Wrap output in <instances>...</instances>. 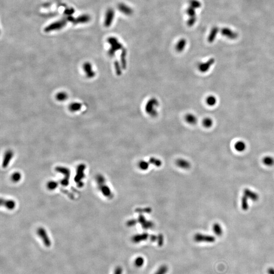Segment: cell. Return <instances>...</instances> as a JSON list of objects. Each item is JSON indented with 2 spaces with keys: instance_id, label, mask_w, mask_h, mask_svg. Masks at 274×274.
Returning a JSON list of instances; mask_svg holds the SVG:
<instances>
[{
  "instance_id": "12",
  "label": "cell",
  "mask_w": 274,
  "mask_h": 274,
  "mask_svg": "<svg viewBox=\"0 0 274 274\" xmlns=\"http://www.w3.org/2000/svg\"><path fill=\"white\" fill-rule=\"evenodd\" d=\"M244 194L248 199H250L252 201L256 202L259 199V196L258 193L252 191L249 189H245L244 190Z\"/></svg>"
},
{
  "instance_id": "30",
  "label": "cell",
  "mask_w": 274,
  "mask_h": 274,
  "mask_svg": "<svg viewBox=\"0 0 274 274\" xmlns=\"http://www.w3.org/2000/svg\"><path fill=\"white\" fill-rule=\"evenodd\" d=\"M190 7L193 8H196L199 7V3L196 0H190L189 2Z\"/></svg>"
},
{
  "instance_id": "2",
  "label": "cell",
  "mask_w": 274,
  "mask_h": 274,
  "mask_svg": "<svg viewBox=\"0 0 274 274\" xmlns=\"http://www.w3.org/2000/svg\"><path fill=\"white\" fill-rule=\"evenodd\" d=\"M56 172L62 174L64 176L63 179L60 180V183L63 186H68L69 185L71 171L68 168L64 166H57L56 168Z\"/></svg>"
},
{
  "instance_id": "1",
  "label": "cell",
  "mask_w": 274,
  "mask_h": 274,
  "mask_svg": "<svg viewBox=\"0 0 274 274\" xmlns=\"http://www.w3.org/2000/svg\"><path fill=\"white\" fill-rule=\"evenodd\" d=\"M159 103L157 99L152 98L148 101L145 106V110L148 114L152 117H155L157 115L156 108L159 107Z\"/></svg>"
},
{
  "instance_id": "23",
  "label": "cell",
  "mask_w": 274,
  "mask_h": 274,
  "mask_svg": "<svg viewBox=\"0 0 274 274\" xmlns=\"http://www.w3.org/2000/svg\"><path fill=\"white\" fill-rule=\"evenodd\" d=\"M248 199L244 195L242 198L241 206L242 209L244 211H247L249 209Z\"/></svg>"
},
{
  "instance_id": "17",
  "label": "cell",
  "mask_w": 274,
  "mask_h": 274,
  "mask_svg": "<svg viewBox=\"0 0 274 274\" xmlns=\"http://www.w3.org/2000/svg\"><path fill=\"white\" fill-rule=\"evenodd\" d=\"M236 150L237 152H242L245 151L246 148L245 143L242 141H239L236 143L234 145Z\"/></svg>"
},
{
  "instance_id": "35",
  "label": "cell",
  "mask_w": 274,
  "mask_h": 274,
  "mask_svg": "<svg viewBox=\"0 0 274 274\" xmlns=\"http://www.w3.org/2000/svg\"><path fill=\"white\" fill-rule=\"evenodd\" d=\"M267 273L268 274H274V268L270 267L267 270Z\"/></svg>"
},
{
  "instance_id": "34",
  "label": "cell",
  "mask_w": 274,
  "mask_h": 274,
  "mask_svg": "<svg viewBox=\"0 0 274 274\" xmlns=\"http://www.w3.org/2000/svg\"><path fill=\"white\" fill-rule=\"evenodd\" d=\"M122 273L123 269L122 267L119 266L116 268L114 271V274H122Z\"/></svg>"
},
{
  "instance_id": "4",
  "label": "cell",
  "mask_w": 274,
  "mask_h": 274,
  "mask_svg": "<svg viewBox=\"0 0 274 274\" xmlns=\"http://www.w3.org/2000/svg\"><path fill=\"white\" fill-rule=\"evenodd\" d=\"M96 180H97V183H98L99 189L103 193V195L107 197L110 196L111 195V190L108 187V186L104 184L105 179L104 178V177L101 175H97V177L96 178Z\"/></svg>"
},
{
  "instance_id": "25",
  "label": "cell",
  "mask_w": 274,
  "mask_h": 274,
  "mask_svg": "<svg viewBox=\"0 0 274 274\" xmlns=\"http://www.w3.org/2000/svg\"><path fill=\"white\" fill-rule=\"evenodd\" d=\"M213 124V120L209 117L205 118L204 119V120H203V125L204 126V127H206V128H210L211 127Z\"/></svg>"
},
{
  "instance_id": "19",
  "label": "cell",
  "mask_w": 274,
  "mask_h": 274,
  "mask_svg": "<svg viewBox=\"0 0 274 274\" xmlns=\"http://www.w3.org/2000/svg\"><path fill=\"white\" fill-rule=\"evenodd\" d=\"M262 163L267 166H273L274 165V159L270 156H267L262 159Z\"/></svg>"
},
{
  "instance_id": "16",
  "label": "cell",
  "mask_w": 274,
  "mask_h": 274,
  "mask_svg": "<svg viewBox=\"0 0 274 274\" xmlns=\"http://www.w3.org/2000/svg\"><path fill=\"white\" fill-rule=\"evenodd\" d=\"M185 119L186 122L188 123L189 124H192V125L196 124L198 122L197 117L194 114H192V113L186 114Z\"/></svg>"
},
{
  "instance_id": "24",
  "label": "cell",
  "mask_w": 274,
  "mask_h": 274,
  "mask_svg": "<svg viewBox=\"0 0 274 274\" xmlns=\"http://www.w3.org/2000/svg\"><path fill=\"white\" fill-rule=\"evenodd\" d=\"M169 271L168 267L166 265H162L157 269L154 274H166Z\"/></svg>"
},
{
  "instance_id": "18",
  "label": "cell",
  "mask_w": 274,
  "mask_h": 274,
  "mask_svg": "<svg viewBox=\"0 0 274 274\" xmlns=\"http://www.w3.org/2000/svg\"><path fill=\"white\" fill-rule=\"evenodd\" d=\"M186 43H187V42H186L185 39H180V40L177 42L176 46V50L178 52H179V53L183 51L184 48L185 47L186 45Z\"/></svg>"
},
{
  "instance_id": "28",
  "label": "cell",
  "mask_w": 274,
  "mask_h": 274,
  "mask_svg": "<svg viewBox=\"0 0 274 274\" xmlns=\"http://www.w3.org/2000/svg\"><path fill=\"white\" fill-rule=\"evenodd\" d=\"M11 180L14 182H17L20 181L21 178V174L19 172H15L11 176Z\"/></svg>"
},
{
  "instance_id": "22",
  "label": "cell",
  "mask_w": 274,
  "mask_h": 274,
  "mask_svg": "<svg viewBox=\"0 0 274 274\" xmlns=\"http://www.w3.org/2000/svg\"><path fill=\"white\" fill-rule=\"evenodd\" d=\"M147 237H148V236L146 234L142 235L136 236L135 237H133V241L135 243H139L140 242L146 240Z\"/></svg>"
},
{
  "instance_id": "32",
  "label": "cell",
  "mask_w": 274,
  "mask_h": 274,
  "mask_svg": "<svg viewBox=\"0 0 274 274\" xmlns=\"http://www.w3.org/2000/svg\"><path fill=\"white\" fill-rule=\"evenodd\" d=\"M195 20H196V19H195V16L190 17V18L187 21V25L189 27H191L195 24Z\"/></svg>"
},
{
  "instance_id": "13",
  "label": "cell",
  "mask_w": 274,
  "mask_h": 274,
  "mask_svg": "<svg viewBox=\"0 0 274 274\" xmlns=\"http://www.w3.org/2000/svg\"><path fill=\"white\" fill-rule=\"evenodd\" d=\"M13 152L12 151H8L5 154L4 159H3L2 166L3 168H6L9 166L10 162L13 157Z\"/></svg>"
},
{
  "instance_id": "14",
  "label": "cell",
  "mask_w": 274,
  "mask_h": 274,
  "mask_svg": "<svg viewBox=\"0 0 274 274\" xmlns=\"http://www.w3.org/2000/svg\"><path fill=\"white\" fill-rule=\"evenodd\" d=\"M90 20V17L87 14L80 15L77 18H74L73 24H84L89 22Z\"/></svg>"
},
{
  "instance_id": "8",
  "label": "cell",
  "mask_w": 274,
  "mask_h": 274,
  "mask_svg": "<svg viewBox=\"0 0 274 274\" xmlns=\"http://www.w3.org/2000/svg\"><path fill=\"white\" fill-rule=\"evenodd\" d=\"M195 240L197 242H207L213 243L215 241V238L212 236L206 235L203 234H197L195 237Z\"/></svg>"
},
{
  "instance_id": "10",
  "label": "cell",
  "mask_w": 274,
  "mask_h": 274,
  "mask_svg": "<svg viewBox=\"0 0 274 274\" xmlns=\"http://www.w3.org/2000/svg\"><path fill=\"white\" fill-rule=\"evenodd\" d=\"M214 63V59H211L206 63H201L199 65V70L202 73H205L209 70Z\"/></svg>"
},
{
  "instance_id": "29",
  "label": "cell",
  "mask_w": 274,
  "mask_h": 274,
  "mask_svg": "<svg viewBox=\"0 0 274 274\" xmlns=\"http://www.w3.org/2000/svg\"><path fill=\"white\" fill-rule=\"evenodd\" d=\"M194 9L195 8H193L192 7L190 6L186 10V13L190 17L195 16V11Z\"/></svg>"
},
{
  "instance_id": "26",
  "label": "cell",
  "mask_w": 274,
  "mask_h": 274,
  "mask_svg": "<svg viewBox=\"0 0 274 274\" xmlns=\"http://www.w3.org/2000/svg\"><path fill=\"white\" fill-rule=\"evenodd\" d=\"M144 262H145V260H144V258L141 256H139L135 259V266L137 268H141L144 265Z\"/></svg>"
},
{
  "instance_id": "31",
  "label": "cell",
  "mask_w": 274,
  "mask_h": 274,
  "mask_svg": "<svg viewBox=\"0 0 274 274\" xmlns=\"http://www.w3.org/2000/svg\"><path fill=\"white\" fill-rule=\"evenodd\" d=\"M126 50L123 49L122 50V61L123 64V66H126Z\"/></svg>"
},
{
  "instance_id": "5",
  "label": "cell",
  "mask_w": 274,
  "mask_h": 274,
  "mask_svg": "<svg viewBox=\"0 0 274 274\" xmlns=\"http://www.w3.org/2000/svg\"><path fill=\"white\" fill-rule=\"evenodd\" d=\"M67 20L66 18H64L63 20H60L59 21H56L54 23H52L51 24L48 25L47 27H45L44 31L45 32H50V31H54L59 30L62 29L66 26L67 23Z\"/></svg>"
},
{
  "instance_id": "9",
  "label": "cell",
  "mask_w": 274,
  "mask_h": 274,
  "mask_svg": "<svg viewBox=\"0 0 274 274\" xmlns=\"http://www.w3.org/2000/svg\"><path fill=\"white\" fill-rule=\"evenodd\" d=\"M114 15L115 12L113 9L110 8L107 11L104 20V25L106 27H109L110 26H111L113 20H114Z\"/></svg>"
},
{
  "instance_id": "20",
  "label": "cell",
  "mask_w": 274,
  "mask_h": 274,
  "mask_svg": "<svg viewBox=\"0 0 274 274\" xmlns=\"http://www.w3.org/2000/svg\"><path fill=\"white\" fill-rule=\"evenodd\" d=\"M213 231L217 236H221L223 234V231L221 226L218 223H215L213 227Z\"/></svg>"
},
{
  "instance_id": "33",
  "label": "cell",
  "mask_w": 274,
  "mask_h": 274,
  "mask_svg": "<svg viewBox=\"0 0 274 274\" xmlns=\"http://www.w3.org/2000/svg\"><path fill=\"white\" fill-rule=\"evenodd\" d=\"M64 13L68 16H71L72 14L74 13V9L73 8H68L66 9V10H64Z\"/></svg>"
},
{
  "instance_id": "11",
  "label": "cell",
  "mask_w": 274,
  "mask_h": 274,
  "mask_svg": "<svg viewBox=\"0 0 274 274\" xmlns=\"http://www.w3.org/2000/svg\"><path fill=\"white\" fill-rule=\"evenodd\" d=\"M1 205L5 207L8 210H13L16 207V203L12 199H2L1 201Z\"/></svg>"
},
{
  "instance_id": "27",
  "label": "cell",
  "mask_w": 274,
  "mask_h": 274,
  "mask_svg": "<svg viewBox=\"0 0 274 274\" xmlns=\"http://www.w3.org/2000/svg\"><path fill=\"white\" fill-rule=\"evenodd\" d=\"M58 186V183L55 181H50L47 184V187L50 190H54Z\"/></svg>"
},
{
  "instance_id": "7",
  "label": "cell",
  "mask_w": 274,
  "mask_h": 274,
  "mask_svg": "<svg viewBox=\"0 0 274 274\" xmlns=\"http://www.w3.org/2000/svg\"><path fill=\"white\" fill-rule=\"evenodd\" d=\"M37 234L39 237L41 238L42 241L43 242L44 244L46 247H49L51 245V241L50 240L49 237H48L46 229L42 227L39 228L37 230Z\"/></svg>"
},
{
  "instance_id": "6",
  "label": "cell",
  "mask_w": 274,
  "mask_h": 274,
  "mask_svg": "<svg viewBox=\"0 0 274 274\" xmlns=\"http://www.w3.org/2000/svg\"><path fill=\"white\" fill-rule=\"evenodd\" d=\"M108 41L109 43L111 45V49H110L109 52L110 55L111 56H113L116 51L121 49L123 48L122 45L119 42L116 38H109L108 39Z\"/></svg>"
},
{
  "instance_id": "3",
  "label": "cell",
  "mask_w": 274,
  "mask_h": 274,
  "mask_svg": "<svg viewBox=\"0 0 274 274\" xmlns=\"http://www.w3.org/2000/svg\"><path fill=\"white\" fill-rule=\"evenodd\" d=\"M86 169V165L84 164H80L77 168L76 174L75 175L74 180L77 185L79 187H82L83 185V180L85 177L84 170Z\"/></svg>"
},
{
  "instance_id": "21",
  "label": "cell",
  "mask_w": 274,
  "mask_h": 274,
  "mask_svg": "<svg viewBox=\"0 0 274 274\" xmlns=\"http://www.w3.org/2000/svg\"><path fill=\"white\" fill-rule=\"evenodd\" d=\"M206 102L209 106H214L217 103V99L214 96H209L207 97Z\"/></svg>"
},
{
  "instance_id": "15",
  "label": "cell",
  "mask_w": 274,
  "mask_h": 274,
  "mask_svg": "<svg viewBox=\"0 0 274 274\" xmlns=\"http://www.w3.org/2000/svg\"><path fill=\"white\" fill-rule=\"evenodd\" d=\"M119 10L126 15H130L133 13V11L131 8L123 3H120L118 5Z\"/></svg>"
}]
</instances>
